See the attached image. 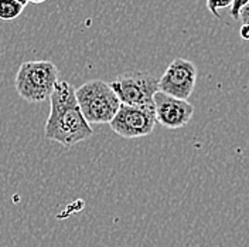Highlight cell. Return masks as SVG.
Instances as JSON below:
<instances>
[{
    "label": "cell",
    "instance_id": "obj_1",
    "mask_svg": "<svg viewBox=\"0 0 249 247\" xmlns=\"http://www.w3.org/2000/svg\"><path fill=\"white\" fill-rule=\"evenodd\" d=\"M48 98L50 114L44 126L48 141L74 146L92 137V128L78 107L75 88L68 81H58Z\"/></svg>",
    "mask_w": 249,
    "mask_h": 247
},
{
    "label": "cell",
    "instance_id": "obj_2",
    "mask_svg": "<svg viewBox=\"0 0 249 247\" xmlns=\"http://www.w3.org/2000/svg\"><path fill=\"white\" fill-rule=\"evenodd\" d=\"M58 82V68L54 62H24L17 70L15 85L17 94L27 103L47 100Z\"/></svg>",
    "mask_w": 249,
    "mask_h": 247
},
{
    "label": "cell",
    "instance_id": "obj_3",
    "mask_svg": "<svg viewBox=\"0 0 249 247\" xmlns=\"http://www.w3.org/2000/svg\"><path fill=\"white\" fill-rule=\"evenodd\" d=\"M78 107L89 124H109L119 109V100L102 80H89L75 90Z\"/></svg>",
    "mask_w": 249,
    "mask_h": 247
},
{
    "label": "cell",
    "instance_id": "obj_4",
    "mask_svg": "<svg viewBox=\"0 0 249 247\" xmlns=\"http://www.w3.org/2000/svg\"><path fill=\"white\" fill-rule=\"evenodd\" d=\"M109 87L126 105H153V97L159 91V78L147 71L121 74L109 82Z\"/></svg>",
    "mask_w": 249,
    "mask_h": 247
},
{
    "label": "cell",
    "instance_id": "obj_5",
    "mask_svg": "<svg viewBox=\"0 0 249 247\" xmlns=\"http://www.w3.org/2000/svg\"><path fill=\"white\" fill-rule=\"evenodd\" d=\"M109 124L112 131L122 138L135 139L146 137L155 129V105L121 104L118 112Z\"/></svg>",
    "mask_w": 249,
    "mask_h": 247
},
{
    "label": "cell",
    "instance_id": "obj_6",
    "mask_svg": "<svg viewBox=\"0 0 249 247\" xmlns=\"http://www.w3.org/2000/svg\"><path fill=\"white\" fill-rule=\"evenodd\" d=\"M197 82V67L186 59H174L159 78V91L188 101Z\"/></svg>",
    "mask_w": 249,
    "mask_h": 247
},
{
    "label": "cell",
    "instance_id": "obj_7",
    "mask_svg": "<svg viewBox=\"0 0 249 247\" xmlns=\"http://www.w3.org/2000/svg\"><path fill=\"white\" fill-rule=\"evenodd\" d=\"M156 123L167 129H180L191 121L194 107L186 100H177L157 91L153 97Z\"/></svg>",
    "mask_w": 249,
    "mask_h": 247
},
{
    "label": "cell",
    "instance_id": "obj_8",
    "mask_svg": "<svg viewBox=\"0 0 249 247\" xmlns=\"http://www.w3.org/2000/svg\"><path fill=\"white\" fill-rule=\"evenodd\" d=\"M23 6L15 0H0V20L12 21L23 13Z\"/></svg>",
    "mask_w": 249,
    "mask_h": 247
},
{
    "label": "cell",
    "instance_id": "obj_9",
    "mask_svg": "<svg viewBox=\"0 0 249 247\" xmlns=\"http://www.w3.org/2000/svg\"><path fill=\"white\" fill-rule=\"evenodd\" d=\"M233 0H207V7L211 12V15L215 16L217 19H221L219 10L221 9H227L232 6Z\"/></svg>",
    "mask_w": 249,
    "mask_h": 247
},
{
    "label": "cell",
    "instance_id": "obj_10",
    "mask_svg": "<svg viewBox=\"0 0 249 247\" xmlns=\"http://www.w3.org/2000/svg\"><path fill=\"white\" fill-rule=\"evenodd\" d=\"M248 1L249 0H233L232 6H231V16H232L235 20H238V16H239L241 9H242Z\"/></svg>",
    "mask_w": 249,
    "mask_h": 247
},
{
    "label": "cell",
    "instance_id": "obj_11",
    "mask_svg": "<svg viewBox=\"0 0 249 247\" xmlns=\"http://www.w3.org/2000/svg\"><path fill=\"white\" fill-rule=\"evenodd\" d=\"M238 20H241L242 24H249V1L241 9L239 16H238Z\"/></svg>",
    "mask_w": 249,
    "mask_h": 247
},
{
    "label": "cell",
    "instance_id": "obj_12",
    "mask_svg": "<svg viewBox=\"0 0 249 247\" xmlns=\"http://www.w3.org/2000/svg\"><path fill=\"white\" fill-rule=\"evenodd\" d=\"M239 34H241L242 40L249 41V24H242V27L239 30Z\"/></svg>",
    "mask_w": 249,
    "mask_h": 247
},
{
    "label": "cell",
    "instance_id": "obj_13",
    "mask_svg": "<svg viewBox=\"0 0 249 247\" xmlns=\"http://www.w3.org/2000/svg\"><path fill=\"white\" fill-rule=\"evenodd\" d=\"M15 1H17L20 6H23V7H26L27 4H29V0H15Z\"/></svg>",
    "mask_w": 249,
    "mask_h": 247
},
{
    "label": "cell",
    "instance_id": "obj_14",
    "mask_svg": "<svg viewBox=\"0 0 249 247\" xmlns=\"http://www.w3.org/2000/svg\"><path fill=\"white\" fill-rule=\"evenodd\" d=\"M47 0H29V3H34V4H40V3H44Z\"/></svg>",
    "mask_w": 249,
    "mask_h": 247
}]
</instances>
